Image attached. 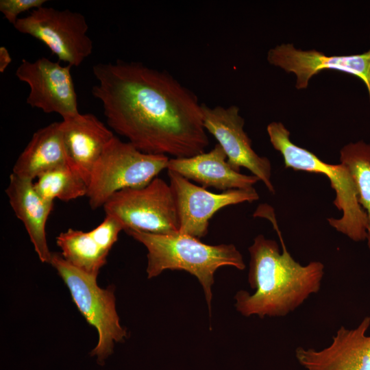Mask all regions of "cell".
Listing matches in <instances>:
<instances>
[{
	"mask_svg": "<svg viewBox=\"0 0 370 370\" xmlns=\"http://www.w3.org/2000/svg\"><path fill=\"white\" fill-rule=\"evenodd\" d=\"M108 126L146 153L188 158L209 139L197 95L166 71L117 60L92 67Z\"/></svg>",
	"mask_w": 370,
	"mask_h": 370,
	"instance_id": "1",
	"label": "cell"
},
{
	"mask_svg": "<svg viewBox=\"0 0 370 370\" xmlns=\"http://www.w3.org/2000/svg\"><path fill=\"white\" fill-rule=\"evenodd\" d=\"M256 216L265 217L273 223L282 244L259 234L249 247L250 255L248 281L256 289L250 295L239 291L236 308L245 317L257 314L263 318L284 317L301 306L310 295L317 293L324 275V265L312 261L301 265L288 251L269 206H260Z\"/></svg>",
	"mask_w": 370,
	"mask_h": 370,
	"instance_id": "2",
	"label": "cell"
},
{
	"mask_svg": "<svg viewBox=\"0 0 370 370\" xmlns=\"http://www.w3.org/2000/svg\"><path fill=\"white\" fill-rule=\"evenodd\" d=\"M126 233L147 249L148 278L158 276L166 269L184 270L191 273L204 288L209 311L215 271L223 266L239 270L245 268L242 254L233 244L210 245L179 232L157 234L128 230Z\"/></svg>",
	"mask_w": 370,
	"mask_h": 370,
	"instance_id": "3",
	"label": "cell"
},
{
	"mask_svg": "<svg viewBox=\"0 0 370 370\" xmlns=\"http://www.w3.org/2000/svg\"><path fill=\"white\" fill-rule=\"evenodd\" d=\"M267 131L273 147L281 153L285 168L321 173L328 177L336 197L333 204L343 212L341 218L327 219L330 226L358 242L367 239L368 217L359 204L352 176L343 164L325 163L311 151L294 144L290 132L280 122H272Z\"/></svg>",
	"mask_w": 370,
	"mask_h": 370,
	"instance_id": "4",
	"label": "cell"
},
{
	"mask_svg": "<svg viewBox=\"0 0 370 370\" xmlns=\"http://www.w3.org/2000/svg\"><path fill=\"white\" fill-rule=\"evenodd\" d=\"M169 158L140 151L116 136L108 143L92 170L86 197L90 207H103L116 192L147 185L164 169Z\"/></svg>",
	"mask_w": 370,
	"mask_h": 370,
	"instance_id": "5",
	"label": "cell"
},
{
	"mask_svg": "<svg viewBox=\"0 0 370 370\" xmlns=\"http://www.w3.org/2000/svg\"><path fill=\"white\" fill-rule=\"evenodd\" d=\"M49 264L57 271L68 287L73 302L86 321L98 332L97 344L90 352L99 365H103L113 353L115 343L127 336L120 324L115 307L112 286L100 288L97 278L69 263L59 253L51 254Z\"/></svg>",
	"mask_w": 370,
	"mask_h": 370,
	"instance_id": "6",
	"label": "cell"
},
{
	"mask_svg": "<svg viewBox=\"0 0 370 370\" xmlns=\"http://www.w3.org/2000/svg\"><path fill=\"white\" fill-rule=\"evenodd\" d=\"M103 208L106 214L120 221L125 232L136 230L157 234L179 232L171 186L158 177L143 187L116 192Z\"/></svg>",
	"mask_w": 370,
	"mask_h": 370,
	"instance_id": "7",
	"label": "cell"
},
{
	"mask_svg": "<svg viewBox=\"0 0 370 370\" xmlns=\"http://www.w3.org/2000/svg\"><path fill=\"white\" fill-rule=\"evenodd\" d=\"M14 27L43 42L60 60L79 66L92 52L86 18L69 9L42 6L18 18Z\"/></svg>",
	"mask_w": 370,
	"mask_h": 370,
	"instance_id": "8",
	"label": "cell"
},
{
	"mask_svg": "<svg viewBox=\"0 0 370 370\" xmlns=\"http://www.w3.org/2000/svg\"><path fill=\"white\" fill-rule=\"evenodd\" d=\"M168 176L175 202L179 233L197 238L208 234L209 221L220 209L259 199L254 187L214 193L177 173L168 171Z\"/></svg>",
	"mask_w": 370,
	"mask_h": 370,
	"instance_id": "9",
	"label": "cell"
},
{
	"mask_svg": "<svg viewBox=\"0 0 370 370\" xmlns=\"http://www.w3.org/2000/svg\"><path fill=\"white\" fill-rule=\"evenodd\" d=\"M201 114L206 131L218 141L230 166L237 171L241 167L246 168L274 194L271 162L253 149L251 140L243 129L245 121L240 115L238 107L234 105L210 107L202 103Z\"/></svg>",
	"mask_w": 370,
	"mask_h": 370,
	"instance_id": "10",
	"label": "cell"
},
{
	"mask_svg": "<svg viewBox=\"0 0 370 370\" xmlns=\"http://www.w3.org/2000/svg\"><path fill=\"white\" fill-rule=\"evenodd\" d=\"M71 67L45 57L34 62L23 59L15 75L29 87L26 103L45 113L59 114L62 119L79 114Z\"/></svg>",
	"mask_w": 370,
	"mask_h": 370,
	"instance_id": "11",
	"label": "cell"
},
{
	"mask_svg": "<svg viewBox=\"0 0 370 370\" xmlns=\"http://www.w3.org/2000/svg\"><path fill=\"white\" fill-rule=\"evenodd\" d=\"M270 64L296 76L295 87H308L310 79L323 70H336L358 77L366 86L370 102V49L360 54L326 56L314 49H298L293 44H282L269 50Z\"/></svg>",
	"mask_w": 370,
	"mask_h": 370,
	"instance_id": "12",
	"label": "cell"
},
{
	"mask_svg": "<svg viewBox=\"0 0 370 370\" xmlns=\"http://www.w3.org/2000/svg\"><path fill=\"white\" fill-rule=\"evenodd\" d=\"M370 317L354 329L341 327L327 347L316 350L299 347L295 357L306 370H370Z\"/></svg>",
	"mask_w": 370,
	"mask_h": 370,
	"instance_id": "13",
	"label": "cell"
},
{
	"mask_svg": "<svg viewBox=\"0 0 370 370\" xmlns=\"http://www.w3.org/2000/svg\"><path fill=\"white\" fill-rule=\"evenodd\" d=\"M61 128L67 162L88 185L95 164L115 135L90 113L62 119Z\"/></svg>",
	"mask_w": 370,
	"mask_h": 370,
	"instance_id": "14",
	"label": "cell"
},
{
	"mask_svg": "<svg viewBox=\"0 0 370 370\" xmlns=\"http://www.w3.org/2000/svg\"><path fill=\"white\" fill-rule=\"evenodd\" d=\"M166 169L198 183L204 188L212 187L223 192L250 188L259 181L254 175L243 174L234 169L219 144L208 152L188 158H169Z\"/></svg>",
	"mask_w": 370,
	"mask_h": 370,
	"instance_id": "15",
	"label": "cell"
},
{
	"mask_svg": "<svg viewBox=\"0 0 370 370\" xmlns=\"http://www.w3.org/2000/svg\"><path fill=\"white\" fill-rule=\"evenodd\" d=\"M9 203L29 236L42 262L49 263L51 252L46 237V224L53 202L43 199L35 190L32 180L11 173L5 189Z\"/></svg>",
	"mask_w": 370,
	"mask_h": 370,
	"instance_id": "16",
	"label": "cell"
},
{
	"mask_svg": "<svg viewBox=\"0 0 370 370\" xmlns=\"http://www.w3.org/2000/svg\"><path fill=\"white\" fill-rule=\"evenodd\" d=\"M68 164L61 122H53L34 133L12 169L16 176L34 180L42 173Z\"/></svg>",
	"mask_w": 370,
	"mask_h": 370,
	"instance_id": "17",
	"label": "cell"
},
{
	"mask_svg": "<svg viewBox=\"0 0 370 370\" xmlns=\"http://www.w3.org/2000/svg\"><path fill=\"white\" fill-rule=\"evenodd\" d=\"M56 243L69 263L88 275L97 277L106 263L108 253L96 243L89 232L69 228L56 237Z\"/></svg>",
	"mask_w": 370,
	"mask_h": 370,
	"instance_id": "18",
	"label": "cell"
},
{
	"mask_svg": "<svg viewBox=\"0 0 370 370\" xmlns=\"http://www.w3.org/2000/svg\"><path fill=\"white\" fill-rule=\"evenodd\" d=\"M36 180L35 190L49 201L54 202L56 199L69 201L87 195L86 182L69 164L48 170Z\"/></svg>",
	"mask_w": 370,
	"mask_h": 370,
	"instance_id": "19",
	"label": "cell"
},
{
	"mask_svg": "<svg viewBox=\"0 0 370 370\" xmlns=\"http://www.w3.org/2000/svg\"><path fill=\"white\" fill-rule=\"evenodd\" d=\"M340 162L350 172L358 203L367 214L369 227L366 240L370 249V144L359 140L343 146L340 151Z\"/></svg>",
	"mask_w": 370,
	"mask_h": 370,
	"instance_id": "20",
	"label": "cell"
},
{
	"mask_svg": "<svg viewBox=\"0 0 370 370\" xmlns=\"http://www.w3.org/2000/svg\"><path fill=\"white\" fill-rule=\"evenodd\" d=\"M121 230H123V226L120 221L112 216L106 214L103 221L89 232L96 243L109 253L117 241Z\"/></svg>",
	"mask_w": 370,
	"mask_h": 370,
	"instance_id": "21",
	"label": "cell"
},
{
	"mask_svg": "<svg viewBox=\"0 0 370 370\" xmlns=\"http://www.w3.org/2000/svg\"><path fill=\"white\" fill-rule=\"evenodd\" d=\"M46 0H1L0 11L13 25L20 14L44 5Z\"/></svg>",
	"mask_w": 370,
	"mask_h": 370,
	"instance_id": "22",
	"label": "cell"
},
{
	"mask_svg": "<svg viewBox=\"0 0 370 370\" xmlns=\"http://www.w3.org/2000/svg\"><path fill=\"white\" fill-rule=\"evenodd\" d=\"M12 62L11 56L8 50L3 46L0 47V72L4 73Z\"/></svg>",
	"mask_w": 370,
	"mask_h": 370,
	"instance_id": "23",
	"label": "cell"
}]
</instances>
